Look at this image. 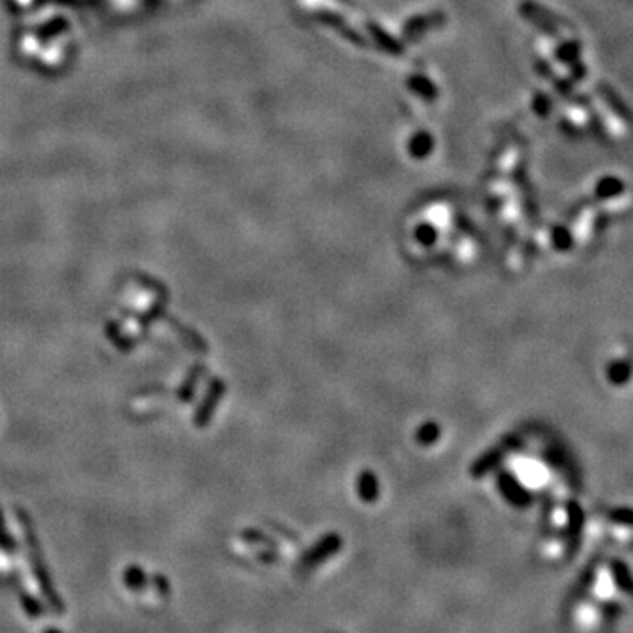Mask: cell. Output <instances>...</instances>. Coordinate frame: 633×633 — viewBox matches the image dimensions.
<instances>
[{"mask_svg":"<svg viewBox=\"0 0 633 633\" xmlns=\"http://www.w3.org/2000/svg\"><path fill=\"white\" fill-rule=\"evenodd\" d=\"M612 575H614V580L619 586V589L625 594H628L629 598H633V575L621 561H615L612 565Z\"/></svg>","mask_w":633,"mask_h":633,"instance_id":"6da1fadb","label":"cell"}]
</instances>
